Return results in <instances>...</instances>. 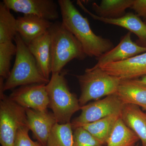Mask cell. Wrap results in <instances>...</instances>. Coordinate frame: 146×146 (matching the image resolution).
Wrapping results in <instances>:
<instances>
[{
  "label": "cell",
  "instance_id": "22",
  "mask_svg": "<svg viewBox=\"0 0 146 146\" xmlns=\"http://www.w3.org/2000/svg\"><path fill=\"white\" fill-rule=\"evenodd\" d=\"M72 123H56L47 141L46 146H74Z\"/></svg>",
  "mask_w": 146,
  "mask_h": 146
},
{
  "label": "cell",
  "instance_id": "24",
  "mask_svg": "<svg viewBox=\"0 0 146 146\" xmlns=\"http://www.w3.org/2000/svg\"><path fill=\"white\" fill-rule=\"evenodd\" d=\"M74 132V146H103V145L81 127L76 128Z\"/></svg>",
  "mask_w": 146,
  "mask_h": 146
},
{
  "label": "cell",
  "instance_id": "16",
  "mask_svg": "<svg viewBox=\"0 0 146 146\" xmlns=\"http://www.w3.org/2000/svg\"><path fill=\"white\" fill-rule=\"evenodd\" d=\"M117 96L125 104L135 105L146 110V85L139 79L121 80Z\"/></svg>",
  "mask_w": 146,
  "mask_h": 146
},
{
  "label": "cell",
  "instance_id": "7",
  "mask_svg": "<svg viewBox=\"0 0 146 146\" xmlns=\"http://www.w3.org/2000/svg\"><path fill=\"white\" fill-rule=\"evenodd\" d=\"M125 104L115 94L81 106V114L71 123L73 129L110 115H121Z\"/></svg>",
  "mask_w": 146,
  "mask_h": 146
},
{
  "label": "cell",
  "instance_id": "5",
  "mask_svg": "<svg viewBox=\"0 0 146 146\" xmlns=\"http://www.w3.org/2000/svg\"><path fill=\"white\" fill-rule=\"evenodd\" d=\"M81 89L80 106L92 100L116 94L121 79L110 75L99 68H87L83 74L76 76Z\"/></svg>",
  "mask_w": 146,
  "mask_h": 146
},
{
  "label": "cell",
  "instance_id": "12",
  "mask_svg": "<svg viewBox=\"0 0 146 146\" xmlns=\"http://www.w3.org/2000/svg\"><path fill=\"white\" fill-rule=\"evenodd\" d=\"M77 4L85 12L94 20L104 23L115 25L127 29L138 36V41L142 46L146 47V25L140 17L132 12H128L119 18H108L97 16L88 10L84 6L81 1H78Z\"/></svg>",
  "mask_w": 146,
  "mask_h": 146
},
{
  "label": "cell",
  "instance_id": "28",
  "mask_svg": "<svg viewBox=\"0 0 146 146\" xmlns=\"http://www.w3.org/2000/svg\"><path fill=\"white\" fill-rule=\"evenodd\" d=\"M144 23H145V25H146V18H145V21H144Z\"/></svg>",
  "mask_w": 146,
  "mask_h": 146
},
{
  "label": "cell",
  "instance_id": "8",
  "mask_svg": "<svg viewBox=\"0 0 146 146\" xmlns=\"http://www.w3.org/2000/svg\"><path fill=\"white\" fill-rule=\"evenodd\" d=\"M45 84L21 86L10 94L11 100L24 108L40 112H46L49 99Z\"/></svg>",
  "mask_w": 146,
  "mask_h": 146
},
{
  "label": "cell",
  "instance_id": "3",
  "mask_svg": "<svg viewBox=\"0 0 146 146\" xmlns=\"http://www.w3.org/2000/svg\"><path fill=\"white\" fill-rule=\"evenodd\" d=\"M14 40L17 47L16 59L13 68L4 83L3 91L19 86L36 84H47L50 80L42 74L27 45L18 33Z\"/></svg>",
  "mask_w": 146,
  "mask_h": 146
},
{
  "label": "cell",
  "instance_id": "23",
  "mask_svg": "<svg viewBox=\"0 0 146 146\" xmlns=\"http://www.w3.org/2000/svg\"><path fill=\"white\" fill-rule=\"evenodd\" d=\"M16 52L17 47L13 42L0 43V77H8L11 72V61Z\"/></svg>",
  "mask_w": 146,
  "mask_h": 146
},
{
  "label": "cell",
  "instance_id": "26",
  "mask_svg": "<svg viewBox=\"0 0 146 146\" xmlns=\"http://www.w3.org/2000/svg\"><path fill=\"white\" fill-rule=\"evenodd\" d=\"M131 8L138 17L146 18V0H134Z\"/></svg>",
  "mask_w": 146,
  "mask_h": 146
},
{
  "label": "cell",
  "instance_id": "30",
  "mask_svg": "<svg viewBox=\"0 0 146 146\" xmlns=\"http://www.w3.org/2000/svg\"></svg>",
  "mask_w": 146,
  "mask_h": 146
},
{
  "label": "cell",
  "instance_id": "14",
  "mask_svg": "<svg viewBox=\"0 0 146 146\" xmlns=\"http://www.w3.org/2000/svg\"><path fill=\"white\" fill-rule=\"evenodd\" d=\"M52 23L34 15H24L16 18L17 32L27 45L46 33Z\"/></svg>",
  "mask_w": 146,
  "mask_h": 146
},
{
  "label": "cell",
  "instance_id": "9",
  "mask_svg": "<svg viewBox=\"0 0 146 146\" xmlns=\"http://www.w3.org/2000/svg\"><path fill=\"white\" fill-rule=\"evenodd\" d=\"M3 2L10 10L34 15L48 21L59 18L56 4L52 0H4Z\"/></svg>",
  "mask_w": 146,
  "mask_h": 146
},
{
  "label": "cell",
  "instance_id": "20",
  "mask_svg": "<svg viewBox=\"0 0 146 146\" xmlns=\"http://www.w3.org/2000/svg\"><path fill=\"white\" fill-rule=\"evenodd\" d=\"M121 116L119 114L110 115L93 122L82 125L79 127L89 131L104 145L106 144L115 123Z\"/></svg>",
  "mask_w": 146,
  "mask_h": 146
},
{
  "label": "cell",
  "instance_id": "13",
  "mask_svg": "<svg viewBox=\"0 0 146 146\" xmlns=\"http://www.w3.org/2000/svg\"><path fill=\"white\" fill-rule=\"evenodd\" d=\"M25 108L27 125L34 138L42 146H46L48 138L56 122L53 113Z\"/></svg>",
  "mask_w": 146,
  "mask_h": 146
},
{
  "label": "cell",
  "instance_id": "27",
  "mask_svg": "<svg viewBox=\"0 0 146 146\" xmlns=\"http://www.w3.org/2000/svg\"><path fill=\"white\" fill-rule=\"evenodd\" d=\"M140 81L142 83L146 85V76L141 77V79H139Z\"/></svg>",
  "mask_w": 146,
  "mask_h": 146
},
{
  "label": "cell",
  "instance_id": "18",
  "mask_svg": "<svg viewBox=\"0 0 146 146\" xmlns=\"http://www.w3.org/2000/svg\"><path fill=\"white\" fill-rule=\"evenodd\" d=\"M134 0H102L100 4L94 3L92 8L96 15L102 18H119L126 14L125 11L130 8Z\"/></svg>",
  "mask_w": 146,
  "mask_h": 146
},
{
  "label": "cell",
  "instance_id": "21",
  "mask_svg": "<svg viewBox=\"0 0 146 146\" xmlns=\"http://www.w3.org/2000/svg\"><path fill=\"white\" fill-rule=\"evenodd\" d=\"M3 2L0 3V43L12 42L18 33L16 18Z\"/></svg>",
  "mask_w": 146,
  "mask_h": 146
},
{
  "label": "cell",
  "instance_id": "25",
  "mask_svg": "<svg viewBox=\"0 0 146 146\" xmlns=\"http://www.w3.org/2000/svg\"><path fill=\"white\" fill-rule=\"evenodd\" d=\"M28 125L22 127L16 134L14 146H42L38 141H33L29 136Z\"/></svg>",
  "mask_w": 146,
  "mask_h": 146
},
{
  "label": "cell",
  "instance_id": "17",
  "mask_svg": "<svg viewBox=\"0 0 146 146\" xmlns=\"http://www.w3.org/2000/svg\"><path fill=\"white\" fill-rule=\"evenodd\" d=\"M121 118L141 140L142 146H146V113L137 106L125 104Z\"/></svg>",
  "mask_w": 146,
  "mask_h": 146
},
{
  "label": "cell",
  "instance_id": "6",
  "mask_svg": "<svg viewBox=\"0 0 146 146\" xmlns=\"http://www.w3.org/2000/svg\"><path fill=\"white\" fill-rule=\"evenodd\" d=\"M3 93L0 92V143L1 146H14L18 129L27 125L26 112L25 108Z\"/></svg>",
  "mask_w": 146,
  "mask_h": 146
},
{
  "label": "cell",
  "instance_id": "1",
  "mask_svg": "<svg viewBox=\"0 0 146 146\" xmlns=\"http://www.w3.org/2000/svg\"><path fill=\"white\" fill-rule=\"evenodd\" d=\"M62 23L81 44L87 56L98 58L114 47L107 38L97 35L89 21L83 17L70 0H58Z\"/></svg>",
  "mask_w": 146,
  "mask_h": 146
},
{
  "label": "cell",
  "instance_id": "2",
  "mask_svg": "<svg viewBox=\"0 0 146 146\" xmlns=\"http://www.w3.org/2000/svg\"><path fill=\"white\" fill-rule=\"evenodd\" d=\"M48 31L52 74L61 72L65 65L73 59L83 60L87 56L80 43L62 22L53 23Z\"/></svg>",
  "mask_w": 146,
  "mask_h": 146
},
{
  "label": "cell",
  "instance_id": "15",
  "mask_svg": "<svg viewBox=\"0 0 146 146\" xmlns=\"http://www.w3.org/2000/svg\"><path fill=\"white\" fill-rule=\"evenodd\" d=\"M50 44V36L48 30L27 45L40 72L48 80H50V74L52 73Z\"/></svg>",
  "mask_w": 146,
  "mask_h": 146
},
{
  "label": "cell",
  "instance_id": "19",
  "mask_svg": "<svg viewBox=\"0 0 146 146\" xmlns=\"http://www.w3.org/2000/svg\"><path fill=\"white\" fill-rule=\"evenodd\" d=\"M139 140L137 135L126 125L120 117L108 139L106 146H135Z\"/></svg>",
  "mask_w": 146,
  "mask_h": 146
},
{
  "label": "cell",
  "instance_id": "11",
  "mask_svg": "<svg viewBox=\"0 0 146 146\" xmlns=\"http://www.w3.org/2000/svg\"><path fill=\"white\" fill-rule=\"evenodd\" d=\"M131 34L128 32L116 47L96 58L98 62L94 67L100 68L106 64L123 61L146 52V47L140 46L132 41Z\"/></svg>",
  "mask_w": 146,
  "mask_h": 146
},
{
  "label": "cell",
  "instance_id": "10",
  "mask_svg": "<svg viewBox=\"0 0 146 146\" xmlns=\"http://www.w3.org/2000/svg\"><path fill=\"white\" fill-rule=\"evenodd\" d=\"M99 68L121 80L143 77L146 76V52L123 61L106 64Z\"/></svg>",
  "mask_w": 146,
  "mask_h": 146
},
{
  "label": "cell",
  "instance_id": "29",
  "mask_svg": "<svg viewBox=\"0 0 146 146\" xmlns=\"http://www.w3.org/2000/svg\"></svg>",
  "mask_w": 146,
  "mask_h": 146
},
{
  "label": "cell",
  "instance_id": "4",
  "mask_svg": "<svg viewBox=\"0 0 146 146\" xmlns=\"http://www.w3.org/2000/svg\"><path fill=\"white\" fill-rule=\"evenodd\" d=\"M67 71L52 74L46 85L51 109L56 122L60 124L70 123L72 115L81 109L79 100L69 89L65 77Z\"/></svg>",
  "mask_w": 146,
  "mask_h": 146
}]
</instances>
